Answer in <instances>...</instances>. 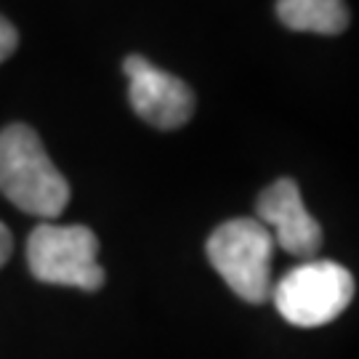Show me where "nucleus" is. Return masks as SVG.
I'll use <instances>...</instances> for the list:
<instances>
[{"mask_svg": "<svg viewBox=\"0 0 359 359\" xmlns=\"http://www.w3.org/2000/svg\"><path fill=\"white\" fill-rule=\"evenodd\" d=\"M0 194L22 213L56 218L69 203V184L35 130L13 123L0 130Z\"/></svg>", "mask_w": 359, "mask_h": 359, "instance_id": "nucleus-1", "label": "nucleus"}, {"mask_svg": "<svg viewBox=\"0 0 359 359\" xmlns=\"http://www.w3.org/2000/svg\"><path fill=\"white\" fill-rule=\"evenodd\" d=\"M277 19L293 32L341 35L348 27L344 0H277Z\"/></svg>", "mask_w": 359, "mask_h": 359, "instance_id": "nucleus-7", "label": "nucleus"}, {"mask_svg": "<svg viewBox=\"0 0 359 359\" xmlns=\"http://www.w3.org/2000/svg\"><path fill=\"white\" fill-rule=\"evenodd\" d=\"M128 75V99L133 112L152 128L173 130L189 123L194 115V90L165 69L154 67L144 56H128L123 62Z\"/></svg>", "mask_w": 359, "mask_h": 359, "instance_id": "nucleus-5", "label": "nucleus"}, {"mask_svg": "<svg viewBox=\"0 0 359 359\" xmlns=\"http://www.w3.org/2000/svg\"><path fill=\"white\" fill-rule=\"evenodd\" d=\"M274 306L295 327H322L341 317L354 298V277L335 261H306L271 290Z\"/></svg>", "mask_w": 359, "mask_h": 359, "instance_id": "nucleus-3", "label": "nucleus"}, {"mask_svg": "<svg viewBox=\"0 0 359 359\" xmlns=\"http://www.w3.org/2000/svg\"><path fill=\"white\" fill-rule=\"evenodd\" d=\"M205 253L221 280L248 304L271 295L274 237L256 218H231L208 237Z\"/></svg>", "mask_w": 359, "mask_h": 359, "instance_id": "nucleus-2", "label": "nucleus"}, {"mask_svg": "<svg viewBox=\"0 0 359 359\" xmlns=\"http://www.w3.org/2000/svg\"><path fill=\"white\" fill-rule=\"evenodd\" d=\"M11 250H13V237L11 231H8V226L6 224H0V266L11 258Z\"/></svg>", "mask_w": 359, "mask_h": 359, "instance_id": "nucleus-9", "label": "nucleus"}, {"mask_svg": "<svg viewBox=\"0 0 359 359\" xmlns=\"http://www.w3.org/2000/svg\"><path fill=\"white\" fill-rule=\"evenodd\" d=\"M256 213L264 226H271L274 243L285 253L311 258L322 248V226L301 200V189L293 179H277L258 194Z\"/></svg>", "mask_w": 359, "mask_h": 359, "instance_id": "nucleus-6", "label": "nucleus"}, {"mask_svg": "<svg viewBox=\"0 0 359 359\" xmlns=\"http://www.w3.org/2000/svg\"><path fill=\"white\" fill-rule=\"evenodd\" d=\"M99 240L88 226L40 224L27 240V266L46 285H65L77 290H99L104 269L99 266Z\"/></svg>", "mask_w": 359, "mask_h": 359, "instance_id": "nucleus-4", "label": "nucleus"}, {"mask_svg": "<svg viewBox=\"0 0 359 359\" xmlns=\"http://www.w3.org/2000/svg\"><path fill=\"white\" fill-rule=\"evenodd\" d=\"M16 46H19V35H16V29L8 19H3L0 16V62H6L13 51H16Z\"/></svg>", "mask_w": 359, "mask_h": 359, "instance_id": "nucleus-8", "label": "nucleus"}]
</instances>
